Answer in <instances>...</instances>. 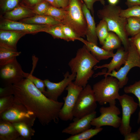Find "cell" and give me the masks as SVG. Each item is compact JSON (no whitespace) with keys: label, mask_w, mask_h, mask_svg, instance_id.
<instances>
[{"label":"cell","mask_w":140,"mask_h":140,"mask_svg":"<svg viewBox=\"0 0 140 140\" xmlns=\"http://www.w3.org/2000/svg\"><path fill=\"white\" fill-rule=\"evenodd\" d=\"M13 85L15 99L32 112L42 125L52 122L58 123L63 102L47 97L28 78H24Z\"/></svg>","instance_id":"6da1fadb"},{"label":"cell","mask_w":140,"mask_h":140,"mask_svg":"<svg viewBox=\"0 0 140 140\" xmlns=\"http://www.w3.org/2000/svg\"><path fill=\"white\" fill-rule=\"evenodd\" d=\"M99 62L85 45L79 49L68 64L72 73L76 74L74 83L85 88L94 73L93 68Z\"/></svg>","instance_id":"7a4b0ae2"},{"label":"cell","mask_w":140,"mask_h":140,"mask_svg":"<svg viewBox=\"0 0 140 140\" xmlns=\"http://www.w3.org/2000/svg\"><path fill=\"white\" fill-rule=\"evenodd\" d=\"M122 9L119 6L109 4L105 5L97 12L99 18L106 22L109 32L115 33L121 39L123 47L128 51L129 42L125 30L127 18L120 15Z\"/></svg>","instance_id":"3957f363"},{"label":"cell","mask_w":140,"mask_h":140,"mask_svg":"<svg viewBox=\"0 0 140 140\" xmlns=\"http://www.w3.org/2000/svg\"><path fill=\"white\" fill-rule=\"evenodd\" d=\"M84 3L82 0H69L67 12L62 24L71 28L79 37H85L87 25L86 20L82 10Z\"/></svg>","instance_id":"277c9868"},{"label":"cell","mask_w":140,"mask_h":140,"mask_svg":"<svg viewBox=\"0 0 140 140\" xmlns=\"http://www.w3.org/2000/svg\"><path fill=\"white\" fill-rule=\"evenodd\" d=\"M92 89L97 102L101 105L116 104V100L120 96L118 80L113 76L105 77L95 84Z\"/></svg>","instance_id":"5b68a950"},{"label":"cell","mask_w":140,"mask_h":140,"mask_svg":"<svg viewBox=\"0 0 140 140\" xmlns=\"http://www.w3.org/2000/svg\"><path fill=\"white\" fill-rule=\"evenodd\" d=\"M129 42L128 58L124 66L118 71L114 70L109 73L99 72L94 75L95 77L102 75H104V77L108 76L114 77L118 80L120 89L127 84L128 80L127 75L130 69L135 67L140 68V57L133 44Z\"/></svg>","instance_id":"8992f818"},{"label":"cell","mask_w":140,"mask_h":140,"mask_svg":"<svg viewBox=\"0 0 140 140\" xmlns=\"http://www.w3.org/2000/svg\"><path fill=\"white\" fill-rule=\"evenodd\" d=\"M96 101L93 89L89 84L83 88L78 97L74 108V117L80 118L95 111Z\"/></svg>","instance_id":"52a82bcc"},{"label":"cell","mask_w":140,"mask_h":140,"mask_svg":"<svg viewBox=\"0 0 140 140\" xmlns=\"http://www.w3.org/2000/svg\"><path fill=\"white\" fill-rule=\"evenodd\" d=\"M15 100L14 103L11 108L0 114V120L11 123L23 122L32 127L36 118L34 114L23 104Z\"/></svg>","instance_id":"ba28073f"},{"label":"cell","mask_w":140,"mask_h":140,"mask_svg":"<svg viewBox=\"0 0 140 140\" xmlns=\"http://www.w3.org/2000/svg\"><path fill=\"white\" fill-rule=\"evenodd\" d=\"M109 105L108 107L102 106L100 108L101 115L92 120L91 123L92 125L96 128L105 125L119 128L121 121V118L118 116L121 114L120 110L116 104Z\"/></svg>","instance_id":"9c48e42d"},{"label":"cell","mask_w":140,"mask_h":140,"mask_svg":"<svg viewBox=\"0 0 140 140\" xmlns=\"http://www.w3.org/2000/svg\"><path fill=\"white\" fill-rule=\"evenodd\" d=\"M118 100L122 111L121 122L119 130L121 134L124 136L131 132L130 117L136 111L138 104L132 97L125 94L120 95Z\"/></svg>","instance_id":"30bf717a"},{"label":"cell","mask_w":140,"mask_h":140,"mask_svg":"<svg viewBox=\"0 0 140 140\" xmlns=\"http://www.w3.org/2000/svg\"><path fill=\"white\" fill-rule=\"evenodd\" d=\"M83 88L75 85L72 81L65 89L67 96L63 98L64 102L59 112V117L61 120L71 121L73 118V111L78 97Z\"/></svg>","instance_id":"8fae6325"},{"label":"cell","mask_w":140,"mask_h":140,"mask_svg":"<svg viewBox=\"0 0 140 140\" xmlns=\"http://www.w3.org/2000/svg\"><path fill=\"white\" fill-rule=\"evenodd\" d=\"M1 78L5 86L14 84L24 78V72L16 58L0 66Z\"/></svg>","instance_id":"7c38bea8"},{"label":"cell","mask_w":140,"mask_h":140,"mask_svg":"<svg viewBox=\"0 0 140 140\" xmlns=\"http://www.w3.org/2000/svg\"><path fill=\"white\" fill-rule=\"evenodd\" d=\"M76 76L75 73L70 74L67 71L64 75L63 79L58 82H52L48 79L44 80L46 89L43 94L49 99L58 101L59 97L70 83L75 79Z\"/></svg>","instance_id":"4fadbf2b"},{"label":"cell","mask_w":140,"mask_h":140,"mask_svg":"<svg viewBox=\"0 0 140 140\" xmlns=\"http://www.w3.org/2000/svg\"><path fill=\"white\" fill-rule=\"evenodd\" d=\"M49 25L31 24L5 19L0 23V30L20 31L27 34L44 32Z\"/></svg>","instance_id":"5bb4252c"},{"label":"cell","mask_w":140,"mask_h":140,"mask_svg":"<svg viewBox=\"0 0 140 140\" xmlns=\"http://www.w3.org/2000/svg\"><path fill=\"white\" fill-rule=\"evenodd\" d=\"M96 111L80 118H75L73 121L62 131L63 133L72 135L80 133L90 128L92 120L96 117Z\"/></svg>","instance_id":"9a60e30c"},{"label":"cell","mask_w":140,"mask_h":140,"mask_svg":"<svg viewBox=\"0 0 140 140\" xmlns=\"http://www.w3.org/2000/svg\"><path fill=\"white\" fill-rule=\"evenodd\" d=\"M128 53L124 47H120L117 49L116 52L112 57V59L108 64H105L101 66H95L94 69H96L102 68H106L102 73H109L113 71L116 69L117 71L120 68L121 66L125 63L128 58Z\"/></svg>","instance_id":"2e32d148"},{"label":"cell","mask_w":140,"mask_h":140,"mask_svg":"<svg viewBox=\"0 0 140 140\" xmlns=\"http://www.w3.org/2000/svg\"><path fill=\"white\" fill-rule=\"evenodd\" d=\"M26 34L20 31L0 30V45L17 50L18 41Z\"/></svg>","instance_id":"e0dca14e"},{"label":"cell","mask_w":140,"mask_h":140,"mask_svg":"<svg viewBox=\"0 0 140 140\" xmlns=\"http://www.w3.org/2000/svg\"><path fill=\"white\" fill-rule=\"evenodd\" d=\"M82 10L87 22L86 34L87 40L97 45L98 38L96 33V26L94 18L84 3L82 6Z\"/></svg>","instance_id":"ac0fdd59"},{"label":"cell","mask_w":140,"mask_h":140,"mask_svg":"<svg viewBox=\"0 0 140 140\" xmlns=\"http://www.w3.org/2000/svg\"><path fill=\"white\" fill-rule=\"evenodd\" d=\"M0 140H22L12 123L0 120Z\"/></svg>","instance_id":"d6986e66"},{"label":"cell","mask_w":140,"mask_h":140,"mask_svg":"<svg viewBox=\"0 0 140 140\" xmlns=\"http://www.w3.org/2000/svg\"><path fill=\"white\" fill-rule=\"evenodd\" d=\"M78 40L83 43L93 55L99 61L112 58L114 54L113 51H109L100 48L95 44L88 41L82 37H79Z\"/></svg>","instance_id":"ffe728a7"},{"label":"cell","mask_w":140,"mask_h":140,"mask_svg":"<svg viewBox=\"0 0 140 140\" xmlns=\"http://www.w3.org/2000/svg\"><path fill=\"white\" fill-rule=\"evenodd\" d=\"M34 14L33 10L26 7L18 6L13 9L5 12V19L15 21L30 17Z\"/></svg>","instance_id":"44dd1931"},{"label":"cell","mask_w":140,"mask_h":140,"mask_svg":"<svg viewBox=\"0 0 140 140\" xmlns=\"http://www.w3.org/2000/svg\"><path fill=\"white\" fill-rule=\"evenodd\" d=\"M20 22L27 24L47 25L62 24V22L52 17L46 15H36L34 16L23 19Z\"/></svg>","instance_id":"7402d4cb"},{"label":"cell","mask_w":140,"mask_h":140,"mask_svg":"<svg viewBox=\"0 0 140 140\" xmlns=\"http://www.w3.org/2000/svg\"><path fill=\"white\" fill-rule=\"evenodd\" d=\"M21 53L17 50L0 45V66L15 59Z\"/></svg>","instance_id":"603a6c76"},{"label":"cell","mask_w":140,"mask_h":140,"mask_svg":"<svg viewBox=\"0 0 140 140\" xmlns=\"http://www.w3.org/2000/svg\"><path fill=\"white\" fill-rule=\"evenodd\" d=\"M12 123L20 135L22 140H30L34 135L35 131L32 127L22 122H15Z\"/></svg>","instance_id":"cb8c5ba5"},{"label":"cell","mask_w":140,"mask_h":140,"mask_svg":"<svg viewBox=\"0 0 140 140\" xmlns=\"http://www.w3.org/2000/svg\"><path fill=\"white\" fill-rule=\"evenodd\" d=\"M121 40L117 35L110 31L101 48L108 51H112L121 47Z\"/></svg>","instance_id":"d4e9b609"},{"label":"cell","mask_w":140,"mask_h":140,"mask_svg":"<svg viewBox=\"0 0 140 140\" xmlns=\"http://www.w3.org/2000/svg\"><path fill=\"white\" fill-rule=\"evenodd\" d=\"M127 20L125 30L128 36L132 37L140 32V18L130 17Z\"/></svg>","instance_id":"484cf974"},{"label":"cell","mask_w":140,"mask_h":140,"mask_svg":"<svg viewBox=\"0 0 140 140\" xmlns=\"http://www.w3.org/2000/svg\"><path fill=\"white\" fill-rule=\"evenodd\" d=\"M102 128L88 129L80 133L71 135L65 140H89L97 135L103 130Z\"/></svg>","instance_id":"4316f807"},{"label":"cell","mask_w":140,"mask_h":140,"mask_svg":"<svg viewBox=\"0 0 140 140\" xmlns=\"http://www.w3.org/2000/svg\"><path fill=\"white\" fill-rule=\"evenodd\" d=\"M96 31L100 43L102 45L108 35L109 31L107 23L101 19L96 27Z\"/></svg>","instance_id":"83f0119b"},{"label":"cell","mask_w":140,"mask_h":140,"mask_svg":"<svg viewBox=\"0 0 140 140\" xmlns=\"http://www.w3.org/2000/svg\"><path fill=\"white\" fill-rule=\"evenodd\" d=\"M124 92L126 94H132L137 98L139 110L138 113L137 123H140V80L136 81L132 85L125 87L124 89Z\"/></svg>","instance_id":"f1b7e54d"},{"label":"cell","mask_w":140,"mask_h":140,"mask_svg":"<svg viewBox=\"0 0 140 140\" xmlns=\"http://www.w3.org/2000/svg\"><path fill=\"white\" fill-rule=\"evenodd\" d=\"M61 24L49 25L44 32L51 34L54 38H60L69 41V40L63 33Z\"/></svg>","instance_id":"f546056e"},{"label":"cell","mask_w":140,"mask_h":140,"mask_svg":"<svg viewBox=\"0 0 140 140\" xmlns=\"http://www.w3.org/2000/svg\"><path fill=\"white\" fill-rule=\"evenodd\" d=\"M66 12V9L57 8L50 5L45 15L51 16L61 22L65 17Z\"/></svg>","instance_id":"4dcf8cb0"},{"label":"cell","mask_w":140,"mask_h":140,"mask_svg":"<svg viewBox=\"0 0 140 140\" xmlns=\"http://www.w3.org/2000/svg\"><path fill=\"white\" fill-rule=\"evenodd\" d=\"M120 15L127 18L132 17L140 18V5H133L125 9H121Z\"/></svg>","instance_id":"1f68e13d"},{"label":"cell","mask_w":140,"mask_h":140,"mask_svg":"<svg viewBox=\"0 0 140 140\" xmlns=\"http://www.w3.org/2000/svg\"><path fill=\"white\" fill-rule=\"evenodd\" d=\"M15 100L13 95L0 97V114L11 108Z\"/></svg>","instance_id":"d6a6232c"},{"label":"cell","mask_w":140,"mask_h":140,"mask_svg":"<svg viewBox=\"0 0 140 140\" xmlns=\"http://www.w3.org/2000/svg\"><path fill=\"white\" fill-rule=\"evenodd\" d=\"M24 78L30 80L36 87L44 94L46 91V85L44 80H41L29 73H23Z\"/></svg>","instance_id":"836d02e7"},{"label":"cell","mask_w":140,"mask_h":140,"mask_svg":"<svg viewBox=\"0 0 140 140\" xmlns=\"http://www.w3.org/2000/svg\"><path fill=\"white\" fill-rule=\"evenodd\" d=\"M50 5L47 1L43 0L34 6L33 12L36 15H45Z\"/></svg>","instance_id":"e575fe53"},{"label":"cell","mask_w":140,"mask_h":140,"mask_svg":"<svg viewBox=\"0 0 140 140\" xmlns=\"http://www.w3.org/2000/svg\"><path fill=\"white\" fill-rule=\"evenodd\" d=\"M61 25L63 33L69 41L78 40L79 37L71 28L65 24H62Z\"/></svg>","instance_id":"d590c367"},{"label":"cell","mask_w":140,"mask_h":140,"mask_svg":"<svg viewBox=\"0 0 140 140\" xmlns=\"http://www.w3.org/2000/svg\"><path fill=\"white\" fill-rule=\"evenodd\" d=\"M19 1L20 0H3L2 9L5 12L11 11L18 6Z\"/></svg>","instance_id":"8d00e7d4"},{"label":"cell","mask_w":140,"mask_h":140,"mask_svg":"<svg viewBox=\"0 0 140 140\" xmlns=\"http://www.w3.org/2000/svg\"><path fill=\"white\" fill-rule=\"evenodd\" d=\"M13 85L10 84L5 86L4 88L0 89V97L13 95Z\"/></svg>","instance_id":"74e56055"},{"label":"cell","mask_w":140,"mask_h":140,"mask_svg":"<svg viewBox=\"0 0 140 140\" xmlns=\"http://www.w3.org/2000/svg\"><path fill=\"white\" fill-rule=\"evenodd\" d=\"M128 39L134 46L140 57V32Z\"/></svg>","instance_id":"f35d334b"},{"label":"cell","mask_w":140,"mask_h":140,"mask_svg":"<svg viewBox=\"0 0 140 140\" xmlns=\"http://www.w3.org/2000/svg\"><path fill=\"white\" fill-rule=\"evenodd\" d=\"M87 8L90 10L93 16L94 11L93 5L96 2L99 1V0H83Z\"/></svg>","instance_id":"ab89813d"},{"label":"cell","mask_w":140,"mask_h":140,"mask_svg":"<svg viewBox=\"0 0 140 140\" xmlns=\"http://www.w3.org/2000/svg\"><path fill=\"white\" fill-rule=\"evenodd\" d=\"M124 137V140H139L138 136L137 131L129 132Z\"/></svg>","instance_id":"60d3db41"},{"label":"cell","mask_w":140,"mask_h":140,"mask_svg":"<svg viewBox=\"0 0 140 140\" xmlns=\"http://www.w3.org/2000/svg\"><path fill=\"white\" fill-rule=\"evenodd\" d=\"M59 8L66 9L68 7L69 0H56Z\"/></svg>","instance_id":"b9f144b4"},{"label":"cell","mask_w":140,"mask_h":140,"mask_svg":"<svg viewBox=\"0 0 140 140\" xmlns=\"http://www.w3.org/2000/svg\"><path fill=\"white\" fill-rule=\"evenodd\" d=\"M125 3L128 7L134 5H140V0H126Z\"/></svg>","instance_id":"7bdbcfd3"},{"label":"cell","mask_w":140,"mask_h":140,"mask_svg":"<svg viewBox=\"0 0 140 140\" xmlns=\"http://www.w3.org/2000/svg\"><path fill=\"white\" fill-rule=\"evenodd\" d=\"M43 0H25V2L29 5L34 6Z\"/></svg>","instance_id":"ee69618b"},{"label":"cell","mask_w":140,"mask_h":140,"mask_svg":"<svg viewBox=\"0 0 140 140\" xmlns=\"http://www.w3.org/2000/svg\"><path fill=\"white\" fill-rule=\"evenodd\" d=\"M48 2L50 4L56 8H59L56 0H45Z\"/></svg>","instance_id":"f6af8a7d"},{"label":"cell","mask_w":140,"mask_h":140,"mask_svg":"<svg viewBox=\"0 0 140 140\" xmlns=\"http://www.w3.org/2000/svg\"><path fill=\"white\" fill-rule=\"evenodd\" d=\"M109 4L113 5H116L119 2V0H107Z\"/></svg>","instance_id":"bcb514c9"},{"label":"cell","mask_w":140,"mask_h":140,"mask_svg":"<svg viewBox=\"0 0 140 140\" xmlns=\"http://www.w3.org/2000/svg\"><path fill=\"white\" fill-rule=\"evenodd\" d=\"M139 138V140H140V126L136 131Z\"/></svg>","instance_id":"7dc6e473"},{"label":"cell","mask_w":140,"mask_h":140,"mask_svg":"<svg viewBox=\"0 0 140 140\" xmlns=\"http://www.w3.org/2000/svg\"><path fill=\"white\" fill-rule=\"evenodd\" d=\"M101 4L104 6L105 5V2L104 0H99Z\"/></svg>","instance_id":"c3c4849f"}]
</instances>
